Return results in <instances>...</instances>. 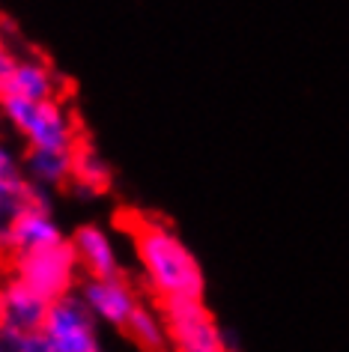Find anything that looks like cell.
Masks as SVG:
<instances>
[{"mask_svg": "<svg viewBox=\"0 0 349 352\" xmlns=\"http://www.w3.org/2000/svg\"><path fill=\"white\" fill-rule=\"evenodd\" d=\"M0 120L10 126L24 149H78L84 144V131L78 113L66 99L54 102H19L0 99Z\"/></svg>", "mask_w": 349, "mask_h": 352, "instance_id": "obj_2", "label": "cell"}, {"mask_svg": "<svg viewBox=\"0 0 349 352\" xmlns=\"http://www.w3.org/2000/svg\"><path fill=\"white\" fill-rule=\"evenodd\" d=\"M159 307L168 322L173 352H230L227 334L206 302H168Z\"/></svg>", "mask_w": 349, "mask_h": 352, "instance_id": "obj_5", "label": "cell"}, {"mask_svg": "<svg viewBox=\"0 0 349 352\" xmlns=\"http://www.w3.org/2000/svg\"><path fill=\"white\" fill-rule=\"evenodd\" d=\"M81 149V146H78ZM78 149H24L21 176L42 195H54L72 186Z\"/></svg>", "mask_w": 349, "mask_h": 352, "instance_id": "obj_9", "label": "cell"}, {"mask_svg": "<svg viewBox=\"0 0 349 352\" xmlns=\"http://www.w3.org/2000/svg\"><path fill=\"white\" fill-rule=\"evenodd\" d=\"M0 352H57L42 331H21L0 325Z\"/></svg>", "mask_w": 349, "mask_h": 352, "instance_id": "obj_15", "label": "cell"}, {"mask_svg": "<svg viewBox=\"0 0 349 352\" xmlns=\"http://www.w3.org/2000/svg\"><path fill=\"white\" fill-rule=\"evenodd\" d=\"M6 263H10V275H15L24 287H30L39 298H45L48 305L78 293V287L84 280L69 239L39 251L15 254Z\"/></svg>", "mask_w": 349, "mask_h": 352, "instance_id": "obj_3", "label": "cell"}, {"mask_svg": "<svg viewBox=\"0 0 349 352\" xmlns=\"http://www.w3.org/2000/svg\"><path fill=\"white\" fill-rule=\"evenodd\" d=\"M19 57H21V48H15L12 39L0 30V93H3L6 81H10V75H12L15 63H19Z\"/></svg>", "mask_w": 349, "mask_h": 352, "instance_id": "obj_17", "label": "cell"}, {"mask_svg": "<svg viewBox=\"0 0 349 352\" xmlns=\"http://www.w3.org/2000/svg\"><path fill=\"white\" fill-rule=\"evenodd\" d=\"M69 245H72V251H75L81 278L123 275V257H120V248H117V242H113L108 227H102L95 221L78 224L72 236H69Z\"/></svg>", "mask_w": 349, "mask_h": 352, "instance_id": "obj_7", "label": "cell"}, {"mask_svg": "<svg viewBox=\"0 0 349 352\" xmlns=\"http://www.w3.org/2000/svg\"><path fill=\"white\" fill-rule=\"evenodd\" d=\"M45 197L48 195L36 191L24 176L0 182V257L10 254L12 236H15V230H19L21 218L27 215L36 204H42Z\"/></svg>", "mask_w": 349, "mask_h": 352, "instance_id": "obj_12", "label": "cell"}, {"mask_svg": "<svg viewBox=\"0 0 349 352\" xmlns=\"http://www.w3.org/2000/svg\"><path fill=\"white\" fill-rule=\"evenodd\" d=\"M69 236L60 224V218L51 206V197H45L42 204H36L27 215L21 218L19 230L12 236V245H10V254L6 260L15 257V254H27V251H39V248H48V245H57V242H66Z\"/></svg>", "mask_w": 349, "mask_h": 352, "instance_id": "obj_11", "label": "cell"}, {"mask_svg": "<svg viewBox=\"0 0 349 352\" xmlns=\"http://www.w3.org/2000/svg\"><path fill=\"white\" fill-rule=\"evenodd\" d=\"M48 314V302L24 287L15 275H0V325L21 331H39Z\"/></svg>", "mask_w": 349, "mask_h": 352, "instance_id": "obj_10", "label": "cell"}, {"mask_svg": "<svg viewBox=\"0 0 349 352\" xmlns=\"http://www.w3.org/2000/svg\"><path fill=\"white\" fill-rule=\"evenodd\" d=\"M132 338V343L144 352H168L170 338H168V322H164L161 307H155L150 302H144L137 307V314L132 316V322L126 325V331Z\"/></svg>", "mask_w": 349, "mask_h": 352, "instance_id": "obj_13", "label": "cell"}, {"mask_svg": "<svg viewBox=\"0 0 349 352\" xmlns=\"http://www.w3.org/2000/svg\"><path fill=\"white\" fill-rule=\"evenodd\" d=\"M21 176V153L6 138H0V182Z\"/></svg>", "mask_w": 349, "mask_h": 352, "instance_id": "obj_16", "label": "cell"}, {"mask_svg": "<svg viewBox=\"0 0 349 352\" xmlns=\"http://www.w3.org/2000/svg\"><path fill=\"white\" fill-rule=\"evenodd\" d=\"M111 179H113L111 164L84 140L75 155V176H72V186L69 188H75L78 195H84V197H95L111 188Z\"/></svg>", "mask_w": 349, "mask_h": 352, "instance_id": "obj_14", "label": "cell"}, {"mask_svg": "<svg viewBox=\"0 0 349 352\" xmlns=\"http://www.w3.org/2000/svg\"><path fill=\"white\" fill-rule=\"evenodd\" d=\"M63 78L54 69V63H48L45 57L21 51L19 63H15L10 81H6L0 99H19V102H54L63 99Z\"/></svg>", "mask_w": 349, "mask_h": 352, "instance_id": "obj_8", "label": "cell"}, {"mask_svg": "<svg viewBox=\"0 0 349 352\" xmlns=\"http://www.w3.org/2000/svg\"><path fill=\"white\" fill-rule=\"evenodd\" d=\"M102 352H104V349H102Z\"/></svg>", "mask_w": 349, "mask_h": 352, "instance_id": "obj_18", "label": "cell"}, {"mask_svg": "<svg viewBox=\"0 0 349 352\" xmlns=\"http://www.w3.org/2000/svg\"><path fill=\"white\" fill-rule=\"evenodd\" d=\"M123 230L128 233L144 284L159 298V305L203 302V266H200L197 254L188 248V242L168 221L155 215H128L123 218Z\"/></svg>", "mask_w": 349, "mask_h": 352, "instance_id": "obj_1", "label": "cell"}, {"mask_svg": "<svg viewBox=\"0 0 349 352\" xmlns=\"http://www.w3.org/2000/svg\"><path fill=\"white\" fill-rule=\"evenodd\" d=\"M39 331L57 352H102V325L78 293L51 302Z\"/></svg>", "mask_w": 349, "mask_h": 352, "instance_id": "obj_4", "label": "cell"}, {"mask_svg": "<svg viewBox=\"0 0 349 352\" xmlns=\"http://www.w3.org/2000/svg\"><path fill=\"white\" fill-rule=\"evenodd\" d=\"M78 296L99 320V325H108L117 331H126L137 307L144 305L141 289L132 284V278H126V272L111 278H84L78 287Z\"/></svg>", "mask_w": 349, "mask_h": 352, "instance_id": "obj_6", "label": "cell"}]
</instances>
